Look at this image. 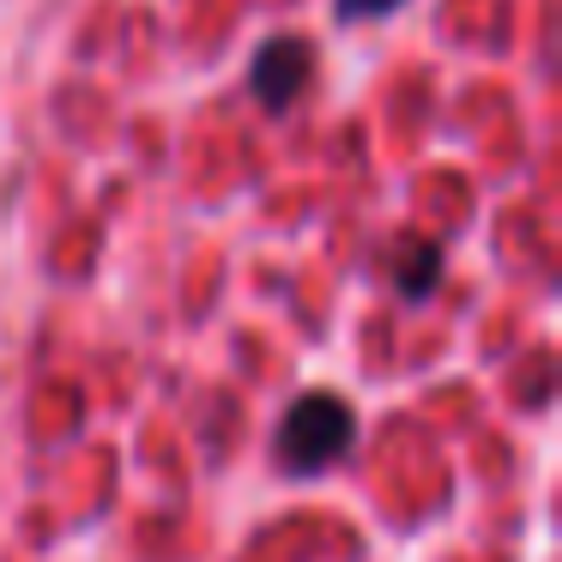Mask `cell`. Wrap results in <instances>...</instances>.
Wrapping results in <instances>:
<instances>
[{
	"label": "cell",
	"mask_w": 562,
	"mask_h": 562,
	"mask_svg": "<svg viewBox=\"0 0 562 562\" xmlns=\"http://www.w3.org/2000/svg\"><path fill=\"white\" fill-rule=\"evenodd\" d=\"M357 448V412L339 393H303L291 400V412L279 417L272 436V460L284 477H321Z\"/></svg>",
	"instance_id": "1"
},
{
	"label": "cell",
	"mask_w": 562,
	"mask_h": 562,
	"mask_svg": "<svg viewBox=\"0 0 562 562\" xmlns=\"http://www.w3.org/2000/svg\"><path fill=\"white\" fill-rule=\"evenodd\" d=\"M308 74H315V55H308L303 37H267L255 49V67H248V91H255L260 110L284 115L296 98H303Z\"/></svg>",
	"instance_id": "2"
},
{
	"label": "cell",
	"mask_w": 562,
	"mask_h": 562,
	"mask_svg": "<svg viewBox=\"0 0 562 562\" xmlns=\"http://www.w3.org/2000/svg\"><path fill=\"white\" fill-rule=\"evenodd\" d=\"M436 279H441V248L436 243H400V255H393V284H400L405 303L429 296Z\"/></svg>",
	"instance_id": "3"
},
{
	"label": "cell",
	"mask_w": 562,
	"mask_h": 562,
	"mask_svg": "<svg viewBox=\"0 0 562 562\" xmlns=\"http://www.w3.org/2000/svg\"><path fill=\"white\" fill-rule=\"evenodd\" d=\"M333 7H339L345 25H363V19H387V13H400L405 0H333Z\"/></svg>",
	"instance_id": "4"
}]
</instances>
